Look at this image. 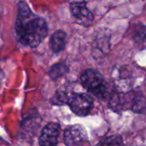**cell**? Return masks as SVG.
Returning <instances> with one entry per match:
<instances>
[{
    "label": "cell",
    "instance_id": "9",
    "mask_svg": "<svg viewBox=\"0 0 146 146\" xmlns=\"http://www.w3.org/2000/svg\"><path fill=\"white\" fill-rule=\"evenodd\" d=\"M145 108V98L141 94H134L131 110L136 113H142Z\"/></svg>",
    "mask_w": 146,
    "mask_h": 146
},
{
    "label": "cell",
    "instance_id": "4",
    "mask_svg": "<svg viewBox=\"0 0 146 146\" xmlns=\"http://www.w3.org/2000/svg\"><path fill=\"white\" fill-rule=\"evenodd\" d=\"M70 9L76 22L85 27L91 25L94 15L87 8L86 2H72L70 3Z\"/></svg>",
    "mask_w": 146,
    "mask_h": 146
},
{
    "label": "cell",
    "instance_id": "2",
    "mask_svg": "<svg viewBox=\"0 0 146 146\" xmlns=\"http://www.w3.org/2000/svg\"><path fill=\"white\" fill-rule=\"evenodd\" d=\"M81 83L87 91L101 100H106L110 97V92L103 76L96 69L85 70L81 75Z\"/></svg>",
    "mask_w": 146,
    "mask_h": 146
},
{
    "label": "cell",
    "instance_id": "10",
    "mask_svg": "<svg viewBox=\"0 0 146 146\" xmlns=\"http://www.w3.org/2000/svg\"><path fill=\"white\" fill-rule=\"evenodd\" d=\"M97 146H123L122 138L119 135L109 136L100 141Z\"/></svg>",
    "mask_w": 146,
    "mask_h": 146
},
{
    "label": "cell",
    "instance_id": "1",
    "mask_svg": "<svg viewBox=\"0 0 146 146\" xmlns=\"http://www.w3.org/2000/svg\"><path fill=\"white\" fill-rule=\"evenodd\" d=\"M15 30L19 41L30 48H37L48 34L46 21L35 15L25 1L18 3Z\"/></svg>",
    "mask_w": 146,
    "mask_h": 146
},
{
    "label": "cell",
    "instance_id": "7",
    "mask_svg": "<svg viewBox=\"0 0 146 146\" xmlns=\"http://www.w3.org/2000/svg\"><path fill=\"white\" fill-rule=\"evenodd\" d=\"M66 44V33L63 30H58L53 33L50 38V47L54 53L61 52Z\"/></svg>",
    "mask_w": 146,
    "mask_h": 146
},
{
    "label": "cell",
    "instance_id": "11",
    "mask_svg": "<svg viewBox=\"0 0 146 146\" xmlns=\"http://www.w3.org/2000/svg\"><path fill=\"white\" fill-rule=\"evenodd\" d=\"M69 97H70V94H68L65 92H57L55 93V95L53 96V98H52V103L53 104H57V105L67 104Z\"/></svg>",
    "mask_w": 146,
    "mask_h": 146
},
{
    "label": "cell",
    "instance_id": "3",
    "mask_svg": "<svg viewBox=\"0 0 146 146\" xmlns=\"http://www.w3.org/2000/svg\"><path fill=\"white\" fill-rule=\"evenodd\" d=\"M73 113L79 116L87 115L93 108V99L84 93L70 94L67 103Z\"/></svg>",
    "mask_w": 146,
    "mask_h": 146
},
{
    "label": "cell",
    "instance_id": "8",
    "mask_svg": "<svg viewBox=\"0 0 146 146\" xmlns=\"http://www.w3.org/2000/svg\"><path fill=\"white\" fill-rule=\"evenodd\" d=\"M68 72H69V68L65 63H56L50 68L48 74L52 80H56L59 78L64 76Z\"/></svg>",
    "mask_w": 146,
    "mask_h": 146
},
{
    "label": "cell",
    "instance_id": "5",
    "mask_svg": "<svg viewBox=\"0 0 146 146\" xmlns=\"http://www.w3.org/2000/svg\"><path fill=\"white\" fill-rule=\"evenodd\" d=\"M64 140L66 146H82L87 140V133L80 125H74L65 129Z\"/></svg>",
    "mask_w": 146,
    "mask_h": 146
},
{
    "label": "cell",
    "instance_id": "6",
    "mask_svg": "<svg viewBox=\"0 0 146 146\" xmlns=\"http://www.w3.org/2000/svg\"><path fill=\"white\" fill-rule=\"evenodd\" d=\"M60 133V127L58 123H49L42 130L39 139L40 146H56Z\"/></svg>",
    "mask_w": 146,
    "mask_h": 146
}]
</instances>
